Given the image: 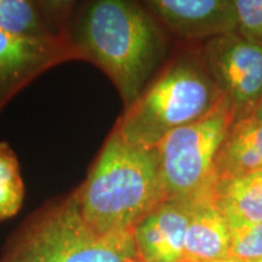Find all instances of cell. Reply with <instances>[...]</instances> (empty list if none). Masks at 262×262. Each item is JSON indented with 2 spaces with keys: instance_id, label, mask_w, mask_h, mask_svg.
Returning a JSON list of instances; mask_svg holds the SVG:
<instances>
[{
  "instance_id": "18",
  "label": "cell",
  "mask_w": 262,
  "mask_h": 262,
  "mask_svg": "<svg viewBox=\"0 0 262 262\" xmlns=\"http://www.w3.org/2000/svg\"><path fill=\"white\" fill-rule=\"evenodd\" d=\"M209 262H239V261L229 257V258H224V260H216V261H209Z\"/></svg>"
},
{
  "instance_id": "9",
  "label": "cell",
  "mask_w": 262,
  "mask_h": 262,
  "mask_svg": "<svg viewBox=\"0 0 262 262\" xmlns=\"http://www.w3.org/2000/svg\"><path fill=\"white\" fill-rule=\"evenodd\" d=\"M194 201H164L133 231L140 262H182Z\"/></svg>"
},
{
  "instance_id": "15",
  "label": "cell",
  "mask_w": 262,
  "mask_h": 262,
  "mask_svg": "<svg viewBox=\"0 0 262 262\" xmlns=\"http://www.w3.org/2000/svg\"><path fill=\"white\" fill-rule=\"evenodd\" d=\"M227 217V216H226ZM231 235V258L254 262L262 258V224L227 217Z\"/></svg>"
},
{
  "instance_id": "6",
  "label": "cell",
  "mask_w": 262,
  "mask_h": 262,
  "mask_svg": "<svg viewBox=\"0 0 262 262\" xmlns=\"http://www.w3.org/2000/svg\"><path fill=\"white\" fill-rule=\"evenodd\" d=\"M202 55L235 120L250 117L262 101V48L233 32L206 40Z\"/></svg>"
},
{
  "instance_id": "2",
  "label": "cell",
  "mask_w": 262,
  "mask_h": 262,
  "mask_svg": "<svg viewBox=\"0 0 262 262\" xmlns=\"http://www.w3.org/2000/svg\"><path fill=\"white\" fill-rule=\"evenodd\" d=\"M72 193L98 234L133 232L165 201L158 149L130 143L113 127L85 181Z\"/></svg>"
},
{
  "instance_id": "11",
  "label": "cell",
  "mask_w": 262,
  "mask_h": 262,
  "mask_svg": "<svg viewBox=\"0 0 262 262\" xmlns=\"http://www.w3.org/2000/svg\"><path fill=\"white\" fill-rule=\"evenodd\" d=\"M231 257L228 220L214 194L193 202L182 262H209Z\"/></svg>"
},
{
  "instance_id": "13",
  "label": "cell",
  "mask_w": 262,
  "mask_h": 262,
  "mask_svg": "<svg viewBox=\"0 0 262 262\" xmlns=\"http://www.w3.org/2000/svg\"><path fill=\"white\" fill-rule=\"evenodd\" d=\"M214 196L227 217L262 224V171L217 182Z\"/></svg>"
},
{
  "instance_id": "20",
  "label": "cell",
  "mask_w": 262,
  "mask_h": 262,
  "mask_svg": "<svg viewBox=\"0 0 262 262\" xmlns=\"http://www.w3.org/2000/svg\"><path fill=\"white\" fill-rule=\"evenodd\" d=\"M254 262H262V258H261V260H257V261H254Z\"/></svg>"
},
{
  "instance_id": "10",
  "label": "cell",
  "mask_w": 262,
  "mask_h": 262,
  "mask_svg": "<svg viewBox=\"0 0 262 262\" xmlns=\"http://www.w3.org/2000/svg\"><path fill=\"white\" fill-rule=\"evenodd\" d=\"M74 3L0 0V29L29 39L70 40Z\"/></svg>"
},
{
  "instance_id": "12",
  "label": "cell",
  "mask_w": 262,
  "mask_h": 262,
  "mask_svg": "<svg viewBox=\"0 0 262 262\" xmlns=\"http://www.w3.org/2000/svg\"><path fill=\"white\" fill-rule=\"evenodd\" d=\"M262 171V125L253 116L235 120L215 163V185Z\"/></svg>"
},
{
  "instance_id": "5",
  "label": "cell",
  "mask_w": 262,
  "mask_h": 262,
  "mask_svg": "<svg viewBox=\"0 0 262 262\" xmlns=\"http://www.w3.org/2000/svg\"><path fill=\"white\" fill-rule=\"evenodd\" d=\"M235 118L224 97L210 113L168 134L157 145L165 201L214 194L215 163Z\"/></svg>"
},
{
  "instance_id": "8",
  "label": "cell",
  "mask_w": 262,
  "mask_h": 262,
  "mask_svg": "<svg viewBox=\"0 0 262 262\" xmlns=\"http://www.w3.org/2000/svg\"><path fill=\"white\" fill-rule=\"evenodd\" d=\"M143 5L164 31L183 40H209L237 32L233 0H149Z\"/></svg>"
},
{
  "instance_id": "17",
  "label": "cell",
  "mask_w": 262,
  "mask_h": 262,
  "mask_svg": "<svg viewBox=\"0 0 262 262\" xmlns=\"http://www.w3.org/2000/svg\"><path fill=\"white\" fill-rule=\"evenodd\" d=\"M251 116H253L255 119H256L257 122L262 125V101L260 102V104L256 107V110L254 111V113L251 114Z\"/></svg>"
},
{
  "instance_id": "19",
  "label": "cell",
  "mask_w": 262,
  "mask_h": 262,
  "mask_svg": "<svg viewBox=\"0 0 262 262\" xmlns=\"http://www.w3.org/2000/svg\"><path fill=\"white\" fill-rule=\"evenodd\" d=\"M127 262H140V261L137 260V258H133V260H129Z\"/></svg>"
},
{
  "instance_id": "4",
  "label": "cell",
  "mask_w": 262,
  "mask_h": 262,
  "mask_svg": "<svg viewBox=\"0 0 262 262\" xmlns=\"http://www.w3.org/2000/svg\"><path fill=\"white\" fill-rule=\"evenodd\" d=\"M136 258L133 232L98 234L73 193L29 216L10 237L0 262H127Z\"/></svg>"
},
{
  "instance_id": "16",
  "label": "cell",
  "mask_w": 262,
  "mask_h": 262,
  "mask_svg": "<svg viewBox=\"0 0 262 262\" xmlns=\"http://www.w3.org/2000/svg\"><path fill=\"white\" fill-rule=\"evenodd\" d=\"M237 33L262 48V0H233Z\"/></svg>"
},
{
  "instance_id": "14",
  "label": "cell",
  "mask_w": 262,
  "mask_h": 262,
  "mask_svg": "<svg viewBox=\"0 0 262 262\" xmlns=\"http://www.w3.org/2000/svg\"><path fill=\"white\" fill-rule=\"evenodd\" d=\"M19 163L8 142L0 141V221L14 217L25 201Z\"/></svg>"
},
{
  "instance_id": "3",
  "label": "cell",
  "mask_w": 262,
  "mask_h": 262,
  "mask_svg": "<svg viewBox=\"0 0 262 262\" xmlns=\"http://www.w3.org/2000/svg\"><path fill=\"white\" fill-rule=\"evenodd\" d=\"M224 97L202 52H183L150 80L114 127L130 143L157 147L171 131L210 113Z\"/></svg>"
},
{
  "instance_id": "1",
  "label": "cell",
  "mask_w": 262,
  "mask_h": 262,
  "mask_svg": "<svg viewBox=\"0 0 262 262\" xmlns=\"http://www.w3.org/2000/svg\"><path fill=\"white\" fill-rule=\"evenodd\" d=\"M71 44L112 80L125 110L153 79L168 50L165 31L139 3L95 0L81 6L70 26Z\"/></svg>"
},
{
  "instance_id": "7",
  "label": "cell",
  "mask_w": 262,
  "mask_h": 262,
  "mask_svg": "<svg viewBox=\"0 0 262 262\" xmlns=\"http://www.w3.org/2000/svg\"><path fill=\"white\" fill-rule=\"evenodd\" d=\"M70 61H79L70 40L21 38L0 29V113L39 75Z\"/></svg>"
}]
</instances>
